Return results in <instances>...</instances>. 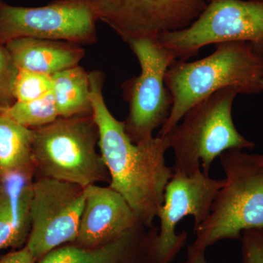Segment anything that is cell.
<instances>
[{"mask_svg": "<svg viewBox=\"0 0 263 263\" xmlns=\"http://www.w3.org/2000/svg\"><path fill=\"white\" fill-rule=\"evenodd\" d=\"M98 20L124 42L159 37L186 28L200 15L205 0H90Z\"/></svg>", "mask_w": 263, "mask_h": 263, "instance_id": "obj_11", "label": "cell"}, {"mask_svg": "<svg viewBox=\"0 0 263 263\" xmlns=\"http://www.w3.org/2000/svg\"><path fill=\"white\" fill-rule=\"evenodd\" d=\"M205 251L206 249L189 245L186 259L183 263H211L205 257Z\"/></svg>", "mask_w": 263, "mask_h": 263, "instance_id": "obj_23", "label": "cell"}, {"mask_svg": "<svg viewBox=\"0 0 263 263\" xmlns=\"http://www.w3.org/2000/svg\"><path fill=\"white\" fill-rule=\"evenodd\" d=\"M86 200V187L35 177L31 200V229L26 247L36 260L75 241Z\"/></svg>", "mask_w": 263, "mask_h": 263, "instance_id": "obj_10", "label": "cell"}, {"mask_svg": "<svg viewBox=\"0 0 263 263\" xmlns=\"http://www.w3.org/2000/svg\"><path fill=\"white\" fill-rule=\"evenodd\" d=\"M155 227L139 222L117 239L94 248L67 243L35 263H151L150 240Z\"/></svg>", "mask_w": 263, "mask_h": 263, "instance_id": "obj_13", "label": "cell"}, {"mask_svg": "<svg viewBox=\"0 0 263 263\" xmlns=\"http://www.w3.org/2000/svg\"><path fill=\"white\" fill-rule=\"evenodd\" d=\"M242 263H263V229H250L242 233Z\"/></svg>", "mask_w": 263, "mask_h": 263, "instance_id": "obj_21", "label": "cell"}, {"mask_svg": "<svg viewBox=\"0 0 263 263\" xmlns=\"http://www.w3.org/2000/svg\"><path fill=\"white\" fill-rule=\"evenodd\" d=\"M224 183L209 217L195 230V247L207 249L220 241L240 240L243 231L263 229V154L230 150L220 155Z\"/></svg>", "mask_w": 263, "mask_h": 263, "instance_id": "obj_4", "label": "cell"}, {"mask_svg": "<svg viewBox=\"0 0 263 263\" xmlns=\"http://www.w3.org/2000/svg\"><path fill=\"white\" fill-rule=\"evenodd\" d=\"M260 86H261V89H262V92H263V81H261Z\"/></svg>", "mask_w": 263, "mask_h": 263, "instance_id": "obj_24", "label": "cell"}, {"mask_svg": "<svg viewBox=\"0 0 263 263\" xmlns=\"http://www.w3.org/2000/svg\"><path fill=\"white\" fill-rule=\"evenodd\" d=\"M18 70L52 76L79 65L85 50L78 43L24 37L5 44Z\"/></svg>", "mask_w": 263, "mask_h": 263, "instance_id": "obj_15", "label": "cell"}, {"mask_svg": "<svg viewBox=\"0 0 263 263\" xmlns=\"http://www.w3.org/2000/svg\"><path fill=\"white\" fill-rule=\"evenodd\" d=\"M98 21L90 0H53L37 8L0 0V43L30 37L93 44Z\"/></svg>", "mask_w": 263, "mask_h": 263, "instance_id": "obj_8", "label": "cell"}, {"mask_svg": "<svg viewBox=\"0 0 263 263\" xmlns=\"http://www.w3.org/2000/svg\"><path fill=\"white\" fill-rule=\"evenodd\" d=\"M89 76L92 116L98 127L100 155L110 175L109 186L125 199L142 224L150 228L174 174L166 164L168 145L158 136L141 143L132 141L124 122L116 119L105 103L103 72L91 71Z\"/></svg>", "mask_w": 263, "mask_h": 263, "instance_id": "obj_1", "label": "cell"}, {"mask_svg": "<svg viewBox=\"0 0 263 263\" xmlns=\"http://www.w3.org/2000/svg\"><path fill=\"white\" fill-rule=\"evenodd\" d=\"M0 114L32 129L48 125L59 118L51 92L37 100L15 102L11 106L1 110Z\"/></svg>", "mask_w": 263, "mask_h": 263, "instance_id": "obj_18", "label": "cell"}, {"mask_svg": "<svg viewBox=\"0 0 263 263\" xmlns=\"http://www.w3.org/2000/svg\"><path fill=\"white\" fill-rule=\"evenodd\" d=\"M51 90V76L19 70L13 86V96L15 102H28L49 94Z\"/></svg>", "mask_w": 263, "mask_h": 263, "instance_id": "obj_19", "label": "cell"}, {"mask_svg": "<svg viewBox=\"0 0 263 263\" xmlns=\"http://www.w3.org/2000/svg\"><path fill=\"white\" fill-rule=\"evenodd\" d=\"M224 180L213 179L202 170L186 175L175 173L164 192L163 203L157 217L160 228H155L151 238V263H171L186 245L188 235L177 233V224L187 216H193L195 226L209 217L213 202Z\"/></svg>", "mask_w": 263, "mask_h": 263, "instance_id": "obj_9", "label": "cell"}, {"mask_svg": "<svg viewBox=\"0 0 263 263\" xmlns=\"http://www.w3.org/2000/svg\"><path fill=\"white\" fill-rule=\"evenodd\" d=\"M36 261L26 246L0 257V263H35Z\"/></svg>", "mask_w": 263, "mask_h": 263, "instance_id": "obj_22", "label": "cell"}, {"mask_svg": "<svg viewBox=\"0 0 263 263\" xmlns=\"http://www.w3.org/2000/svg\"><path fill=\"white\" fill-rule=\"evenodd\" d=\"M262 81L263 56L247 42L219 43L212 54L200 60L175 62L165 76L174 103L157 136H165L189 109L216 91L234 86L240 95H258Z\"/></svg>", "mask_w": 263, "mask_h": 263, "instance_id": "obj_2", "label": "cell"}, {"mask_svg": "<svg viewBox=\"0 0 263 263\" xmlns=\"http://www.w3.org/2000/svg\"><path fill=\"white\" fill-rule=\"evenodd\" d=\"M33 130L0 114V179L15 172L36 174Z\"/></svg>", "mask_w": 263, "mask_h": 263, "instance_id": "obj_17", "label": "cell"}, {"mask_svg": "<svg viewBox=\"0 0 263 263\" xmlns=\"http://www.w3.org/2000/svg\"><path fill=\"white\" fill-rule=\"evenodd\" d=\"M141 67V72L122 84L123 97L129 105L124 121L126 133L134 143L153 138L172 108L173 97L165 84V76L176 61L159 37H145L128 42Z\"/></svg>", "mask_w": 263, "mask_h": 263, "instance_id": "obj_7", "label": "cell"}, {"mask_svg": "<svg viewBox=\"0 0 263 263\" xmlns=\"http://www.w3.org/2000/svg\"><path fill=\"white\" fill-rule=\"evenodd\" d=\"M18 70L6 46L0 43V111L15 102L13 86Z\"/></svg>", "mask_w": 263, "mask_h": 263, "instance_id": "obj_20", "label": "cell"}, {"mask_svg": "<svg viewBox=\"0 0 263 263\" xmlns=\"http://www.w3.org/2000/svg\"><path fill=\"white\" fill-rule=\"evenodd\" d=\"M32 130L35 177L83 187L110 183L108 169L98 152L99 130L93 116L59 117Z\"/></svg>", "mask_w": 263, "mask_h": 263, "instance_id": "obj_5", "label": "cell"}, {"mask_svg": "<svg viewBox=\"0 0 263 263\" xmlns=\"http://www.w3.org/2000/svg\"><path fill=\"white\" fill-rule=\"evenodd\" d=\"M51 79L59 117L92 116L89 72L77 65L56 72Z\"/></svg>", "mask_w": 263, "mask_h": 263, "instance_id": "obj_16", "label": "cell"}, {"mask_svg": "<svg viewBox=\"0 0 263 263\" xmlns=\"http://www.w3.org/2000/svg\"><path fill=\"white\" fill-rule=\"evenodd\" d=\"M176 61H187L211 44L247 42L263 56V3L255 0H209L186 28L159 37Z\"/></svg>", "mask_w": 263, "mask_h": 263, "instance_id": "obj_6", "label": "cell"}, {"mask_svg": "<svg viewBox=\"0 0 263 263\" xmlns=\"http://www.w3.org/2000/svg\"><path fill=\"white\" fill-rule=\"evenodd\" d=\"M255 1L261 2V3H263V0H255Z\"/></svg>", "mask_w": 263, "mask_h": 263, "instance_id": "obj_25", "label": "cell"}, {"mask_svg": "<svg viewBox=\"0 0 263 263\" xmlns=\"http://www.w3.org/2000/svg\"><path fill=\"white\" fill-rule=\"evenodd\" d=\"M141 222L129 204L110 186L89 185L73 245L94 248L117 239Z\"/></svg>", "mask_w": 263, "mask_h": 263, "instance_id": "obj_12", "label": "cell"}, {"mask_svg": "<svg viewBox=\"0 0 263 263\" xmlns=\"http://www.w3.org/2000/svg\"><path fill=\"white\" fill-rule=\"evenodd\" d=\"M238 89L224 88L194 105L177 125L162 138L174 151V172L186 175L200 171L209 175L216 157L230 150H252L254 143L242 136L232 116Z\"/></svg>", "mask_w": 263, "mask_h": 263, "instance_id": "obj_3", "label": "cell"}, {"mask_svg": "<svg viewBox=\"0 0 263 263\" xmlns=\"http://www.w3.org/2000/svg\"><path fill=\"white\" fill-rule=\"evenodd\" d=\"M35 176L32 173L15 172L0 179V250L21 249L27 243Z\"/></svg>", "mask_w": 263, "mask_h": 263, "instance_id": "obj_14", "label": "cell"}]
</instances>
